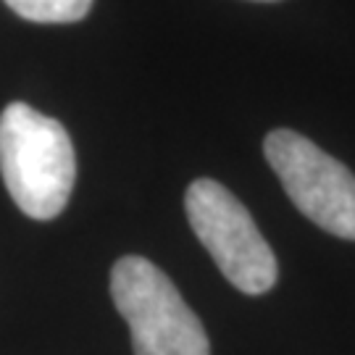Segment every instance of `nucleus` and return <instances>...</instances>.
<instances>
[{
	"label": "nucleus",
	"mask_w": 355,
	"mask_h": 355,
	"mask_svg": "<svg viewBox=\"0 0 355 355\" xmlns=\"http://www.w3.org/2000/svg\"><path fill=\"white\" fill-rule=\"evenodd\" d=\"M0 174L13 203L29 218H55L69 203L76 177L69 132L37 108L11 103L0 114Z\"/></svg>",
	"instance_id": "obj_1"
},
{
	"label": "nucleus",
	"mask_w": 355,
	"mask_h": 355,
	"mask_svg": "<svg viewBox=\"0 0 355 355\" xmlns=\"http://www.w3.org/2000/svg\"><path fill=\"white\" fill-rule=\"evenodd\" d=\"M111 297L129 324L135 355H211L200 318L148 258L124 255L116 261Z\"/></svg>",
	"instance_id": "obj_2"
},
{
	"label": "nucleus",
	"mask_w": 355,
	"mask_h": 355,
	"mask_svg": "<svg viewBox=\"0 0 355 355\" xmlns=\"http://www.w3.org/2000/svg\"><path fill=\"white\" fill-rule=\"evenodd\" d=\"M184 208L192 232L237 290L263 295L274 287L279 277L274 250L258 232L250 211L224 184L195 179L184 195Z\"/></svg>",
	"instance_id": "obj_3"
},
{
	"label": "nucleus",
	"mask_w": 355,
	"mask_h": 355,
	"mask_svg": "<svg viewBox=\"0 0 355 355\" xmlns=\"http://www.w3.org/2000/svg\"><path fill=\"white\" fill-rule=\"evenodd\" d=\"M263 153L300 214L334 237L355 240V177L347 166L292 129L268 132Z\"/></svg>",
	"instance_id": "obj_4"
},
{
	"label": "nucleus",
	"mask_w": 355,
	"mask_h": 355,
	"mask_svg": "<svg viewBox=\"0 0 355 355\" xmlns=\"http://www.w3.org/2000/svg\"><path fill=\"white\" fill-rule=\"evenodd\" d=\"M13 13L37 24H69L85 19L92 0H6Z\"/></svg>",
	"instance_id": "obj_5"
}]
</instances>
